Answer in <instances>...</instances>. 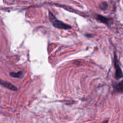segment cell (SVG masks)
<instances>
[{"label": "cell", "mask_w": 123, "mask_h": 123, "mask_svg": "<svg viewBox=\"0 0 123 123\" xmlns=\"http://www.w3.org/2000/svg\"><path fill=\"white\" fill-rule=\"evenodd\" d=\"M10 75L12 77L16 78H22L23 76H24V73L22 71L20 72H18V73H14V72H12V73H10Z\"/></svg>", "instance_id": "6"}, {"label": "cell", "mask_w": 123, "mask_h": 123, "mask_svg": "<svg viewBox=\"0 0 123 123\" xmlns=\"http://www.w3.org/2000/svg\"><path fill=\"white\" fill-rule=\"evenodd\" d=\"M1 84L2 85V86H4V87L7 88L9 89V90H12V91H16V90H18L17 88L14 85H12V84H10V83L3 81L2 80H1Z\"/></svg>", "instance_id": "5"}, {"label": "cell", "mask_w": 123, "mask_h": 123, "mask_svg": "<svg viewBox=\"0 0 123 123\" xmlns=\"http://www.w3.org/2000/svg\"><path fill=\"white\" fill-rule=\"evenodd\" d=\"M108 7V4L106 2H102V3L100 4L99 8L102 10H106Z\"/></svg>", "instance_id": "7"}, {"label": "cell", "mask_w": 123, "mask_h": 123, "mask_svg": "<svg viewBox=\"0 0 123 123\" xmlns=\"http://www.w3.org/2000/svg\"><path fill=\"white\" fill-rule=\"evenodd\" d=\"M113 88L115 92H123V80L117 84H114Z\"/></svg>", "instance_id": "4"}, {"label": "cell", "mask_w": 123, "mask_h": 123, "mask_svg": "<svg viewBox=\"0 0 123 123\" xmlns=\"http://www.w3.org/2000/svg\"><path fill=\"white\" fill-rule=\"evenodd\" d=\"M97 20H99L100 22H101L102 23H104V24H106L107 25H109V26L112 24V22H113L112 19L105 18V17L101 15H97Z\"/></svg>", "instance_id": "3"}, {"label": "cell", "mask_w": 123, "mask_h": 123, "mask_svg": "<svg viewBox=\"0 0 123 123\" xmlns=\"http://www.w3.org/2000/svg\"><path fill=\"white\" fill-rule=\"evenodd\" d=\"M114 65L115 68V78L117 79H119L123 77V73L121 69L120 64H119L118 60L116 54H114Z\"/></svg>", "instance_id": "2"}, {"label": "cell", "mask_w": 123, "mask_h": 123, "mask_svg": "<svg viewBox=\"0 0 123 123\" xmlns=\"http://www.w3.org/2000/svg\"><path fill=\"white\" fill-rule=\"evenodd\" d=\"M103 123H108V121H105Z\"/></svg>", "instance_id": "8"}, {"label": "cell", "mask_w": 123, "mask_h": 123, "mask_svg": "<svg viewBox=\"0 0 123 123\" xmlns=\"http://www.w3.org/2000/svg\"><path fill=\"white\" fill-rule=\"evenodd\" d=\"M49 18L50 19V21L52 24L53 26L55 28H57L59 29H62V30H69L72 28V26L70 25H67L65 23L62 22L61 20H58L56 18V17L53 14L50 12H49Z\"/></svg>", "instance_id": "1"}]
</instances>
